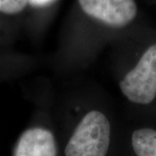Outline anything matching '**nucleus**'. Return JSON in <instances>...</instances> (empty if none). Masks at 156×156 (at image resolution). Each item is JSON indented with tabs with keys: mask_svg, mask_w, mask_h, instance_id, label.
<instances>
[{
	"mask_svg": "<svg viewBox=\"0 0 156 156\" xmlns=\"http://www.w3.org/2000/svg\"><path fill=\"white\" fill-rule=\"evenodd\" d=\"M110 124L104 114L90 111L81 120L65 147V156H106Z\"/></svg>",
	"mask_w": 156,
	"mask_h": 156,
	"instance_id": "obj_1",
	"label": "nucleus"
},
{
	"mask_svg": "<svg viewBox=\"0 0 156 156\" xmlns=\"http://www.w3.org/2000/svg\"><path fill=\"white\" fill-rule=\"evenodd\" d=\"M122 94L136 104L147 105L156 97V44L150 46L136 66L120 83Z\"/></svg>",
	"mask_w": 156,
	"mask_h": 156,
	"instance_id": "obj_2",
	"label": "nucleus"
},
{
	"mask_svg": "<svg viewBox=\"0 0 156 156\" xmlns=\"http://www.w3.org/2000/svg\"><path fill=\"white\" fill-rule=\"evenodd\" d=\"M89 17L108 26L122 28L132 22L137 14L134 0H78Z\"/></svg>",
	"mask_w": 156,
	"mask_h": 156,
	"instance_id": "obj_3",
	"label": "nucleus"
},
{
	"mask_svg": "<svg viewBox=\"0 0 156 156\" xmlns=\"http://www.w3.org/2000/svg\"><path fill=\"white\" fill-rule=\"evenodd\" d=\"M56 140L52 133L41 128H30L20 136L14 156H56Z\"/></svg>",
	"mask_w": 156,
	"mask_h": 156,
	"instance_id": "obj_4",
	"label": "nucleus"
},
{
	"mask_svg": "<svg viewBox=\"0 0 156 156\" xmlns=\"http://www.w3.org/2000/svg\"><path fill=\"white\" fill-rule=\"evenodd\" d=\"M132 147L136 156H156V130H135L132 134Z\"/></svg>",
	"mask_w": 156,
	"mask_h": 156,
	"instance_id": "obj_5",
	"label": "nucleus"
},
{
	"mask_svg": "<svg viewBox=\"0 0 156 156\" xmlns=\"http://www.w3.org/2000/svg\"><path fill=\"white\" fill-rule=\"evenodd\" d=\"M28 0H0V12L17 14L26 7Z\"/></svg>",
	"mask_w": 156,
	"mask_h": 156,
	"instance_id": "obj_6",
	"label": "nucleus"
},
{
	"mask_svg": "<svg viewBox=\"0 0 156 156\" xmlns=\"http://www.w3.org/2000/svg\"><path fill=\"white\" fill-rule=\"evenodd\" d=\"M55 0H28V3L35 7H44L50 5Z\"/></svg>",
	"mask_w": 156,
	"mask_h": 156,
	"instance_id": "obj_7",
	"label": "nucleus"
}]
</instances>
